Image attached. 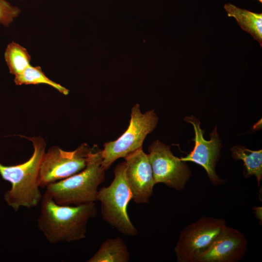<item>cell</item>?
I'll use <instances>...</instances> for the list:
<instances>
[{
    "label": "cell",
    "mask_w": 262,
    "mask_h": 262,
    "mask_svg": "<svg viewBox=\"0 0 262 262\" xmlns=\"http://www.w3.org/2000/svg\"><path fill=\"white\" fill-rule=\"evenodd\" d=\"M20 9L6 0H0V24L8 27L18 16Z\"/></svg>",
    "instance_id": "cell-17"
},
{
    "label": "cell",
    "mask_w": 262,
    "mask_h": 262,
    "mask_svg": "<svg viewBox=\"0 0 262 262\" xmlns=\"http://www.w3.org/2000/svg\"><path fill=\"white\" fill-rule=\"evenodd\" d=\"M125 176L133 201L137 204L148 202L156 184L148 155L139 148L127 155Z\"/></svg>",
    "instance_id": "cell-10"
},
{
    "label": "cell",
    "mask_w": 262,
    "mask_h": 262,
    "mask_svg": "<svg viewBox=\"0 0 262 262\" xmlns=\"http://www.w3.org/2000/svg\"><path fill=\"white\" fill-rule=\"evenodd\" d=\"M235 160L243 161V175L245 178L255 176L259 186L262 179V150H252L244 146H235L230 148Z\"/></svg>",
    "instance_id": "cell-14"
},
{
    "label": "cell",
    "mask_w": 262,
    "mask_h": 262,
    "mask_svg": "<svg viewBox=\"0 0 262 262\" xmlns=\"http://www.w3.org/2000/svg\"><path fill=\"white\" fill-rule=\"evenodd\" d=\"M228 16L233 17L244 31L262 46V14L251 12L227 3L224 6Z\"/></svg>",
    "instance_id": "cell-12"
},
{
    "label": "cell",
    "mask_w": 262,
    "mask_h": 262,
    "mask_svg": "<svg viewBox=\"0 0 262 262\" xmlns=\"http://www.w3.org/2000/svg\"><path fill=\"white\" fill-rule=\"evenodd\" d=\"M247 246L246 236L227 226L197 262H238L245 256Z\"/></svg>",
    "instance_id": "cell-11"
},
{
    "label": "cell",
    "mask_w": 262,
    "mask_h": 262,
    "mask_svg": "<svg viewBox=\"0 0 262 262\" xmlns=\"http://www.w3.org/2000/svg\"><path fill=\"white\" fill-rule=\"evenodd\" d=\"M92 147L82 144L75 150L66 151L57 146L51 147L44 154L39 168L40 187L59 181L82 170L86 166Z\"/></svg>",
    "instance_id": "cell-7"
},
{
    "label": "cell",
    "mask_w": 262,
    "mask_h": 262,
    "mask_svg": "<svg viewBox=\"0 0 262 262\" xmlns=\"http://www.w3.org/2000/svg\"><path fill=\"white\" fill-rule=\"evenodd\" d=\"M147 155L155 184L162 183L177 191L184 189L191 171L185 162L173 155L169 146L156 140L148 147Z\"/></svg>",
    "instance_id": "cell-8"
},
{
    "label": "cell",
    "mask_w": 262,
    "mask_h": 262,
    "mask_svg": "<svg viewBox=\"0 0 262 262\" xmlns=\"http://www.w3.org/2000/svg\"><path fill=\"white\" fill-rule=\"evenodd\" d=\"M126 164H118L114 178L108 187L98 191L96 199L101 204L103 219L121 233L135 236L138 231L129 218L127 207L132 196L125 176Z\"/></svg>",
    "instance_id": "cell-4"
},
{
    "label": "cell",
    "mask_w": 262,
    "mask_h": 262,
    "mask_svg": "<svg viewBox=\"0 0 262 262\" xmlns=\"http://www.w3.org/2000/svg\"><path fill=\"white\" fill-rule=\"evenodd\" d=\"M258 0V1H259L261 3L262 2V0Z\"/></svg>",
    "instance_id": "cell-19"
},
{
    "label": "cell",
    "mask_w": 262,
    "mask_h": 262,
    "mask_svg": "<svg viewBox=\"0 0 262 262\" xmlns=\"http://www.w3.org/2000/svg\"><path fill=\"white\" fill-rule=\"evenodd\" d=\"M184 120L192 124L195 131V146L186 157L180 158L184 162H192L204 168L211 182L214 186L225 183V180L216 174L215 166L220 157L221 140L217 133L216 127L210 134V139L203 137V131L200 127V122L193 115L186 116Z\"/></svg>",
    "instance_id": "cell-9"
},
{
    "label": "cell",
    "mask_w": 262,
    "mask_h": 262,
    "mask_svg": "<svg viewBox=\"0 0 262 262\" xmlns=\"http://www.w3.org/2000/svg\"><path fill=\"white\" fill-rule=\"evenodd\" d=\"M158 116L153 110L142 113L140 105L136 103L131 109L130 124L126 131L116 140L104 144L101 151V165L105 171L114 162L124 158L131 152L142 147L149 133L157 126Z\"/></svg>",
    "instance_id": "cell-5"
},
{
    "label": "cell",
    "mask_w": 262,
    "mask_h": 262,
    "mask_svg": "<svg viewBox=\"0 0 262 262\" xmlns=\"http://www.w3.org/2000/svg\"><path fill=\"white\" fill-rule=\"evenodd\" d=\"M29 139L34 150L27 161L10 166L0 163V175L11 184V188L4 194V199L16 211L20 207L32 208L37 206L43 196L39 190L38 175L46 144L41 137H30Z\"/></svg>",
    "instance_id": "cell-2"
},
{
    "label": "cell",
    "mask_w": 262,
    "mask_h": 262,
    "mask_svg": "<svg viewBox=\"0 0 262 262\" xmlns=\"http://www.w3.org/2000/svg\"><path fill=\"white\" fill-rule=\"evenodd\" d=\"M4 59L10 73L16 76L30 65L31 56L26 48L12 42L5 49Z\"/></svg>",
    "instance_id": "cell-16"
},
{
    "label": "cell",
    "mask_w": 262,
    "mask_h": 262,
    "mask_svg": "<svg viewBox=\"0 0 262 262\" xmlns=\"http://www.w3.org/2000/svg\"></svg>",
    "instance_id": "cell-20"
},
{
    "label": "cell",
    "mask_w": 262,
    "mask_h": 262,
    "mask_svg": "<svg viewBox=\"0 0 262 262\" xmlns=\"http://www.w3.org/2000/svg\"><path fill=\"white\" fill-rule=\"evenodd\" d=\"M255 209H253L255 211V213L256 214V217L259 218L262 221V215H260V212L262 211V208L260 207H254Z\"/></svg>",
    "instance_id": "cell-18"
},
{
    "label": "cell",
    "mask_w": 262,
    "mask_h": 262,
    "mask_svg": "<svg viewBox=\"0 0 262 262\" xmlns=\"http://www.w3.org/2000/svg\"><path fill=\"white\" fill-rule=\"evenodd\" d=\"M41 203L38 227L51 244L84 239L88 222L97 214L95 202L77 206L62 205L56 203L46 192Z\"/></svg>",
    "instance_id": "cell-1"
},
{
    "label": "cell",
    "mask_w": 262,
    "mask_h": 262,
    "mask_svg": "<svg viewBox=\"0 0 262 262\" xmlns=\"http://www.w3.org/2000/svg\"><path fill=\"white\" fill-rule=\"evenodd\" d=\"M101 151L94 145L82 170L50 183L46 187V192L56 203L62 205L77 206L95 202L98 187L105 178Z\"/></svg>",
    "instance_id": "cell-3"
},
{
    "label": "cell",
    "mask_w": 262,
    "mask_h": 262,
    "mask_svg": "<svg viewBox=\"0 0 262 262\" xmlns=\"http://www.w3.org/2000/svg\"><path fill=\"white\" fill-rule=\"evenodd\" d=\"M130 253L124 242L119 237L104 241L98 250L88 262H128Z\"/></svg>",
    "instance_id": "cell-13"
},
{
    "label": "cell",
    "mask_w": 262,
    "mask_h": 262,
    "mask_svg": "<svg viewBox=\"0 0 262 262\" xmlns=\"http://www.w3.org/2000/svg\"><path fill=\"white\" fill-rule=\"evenodd\" d=\"M228 226L223 218L203 216L180 232L174 248L178 262H197Z\"/></svg>",
    "instance_id": "cell-6"
},
{
    "label": "cell",
    "mask_w": 262,
    "mask_h": 262,
    "mask_svg": "<svg viewBox=\"0 0 262 262\" xmlns=\"http://www.w3.org/2000/svg\"><path fill=\"white\" fill-rule=\"evenodd\" d=\"M14 82L17 85L47 84L66 96L67 95L69 92L66 87L48 78L39 66H33L30 65L22 72L15 76Z\"/></svg>",
    "instance_id": "cell-15"
}]
</instances>
